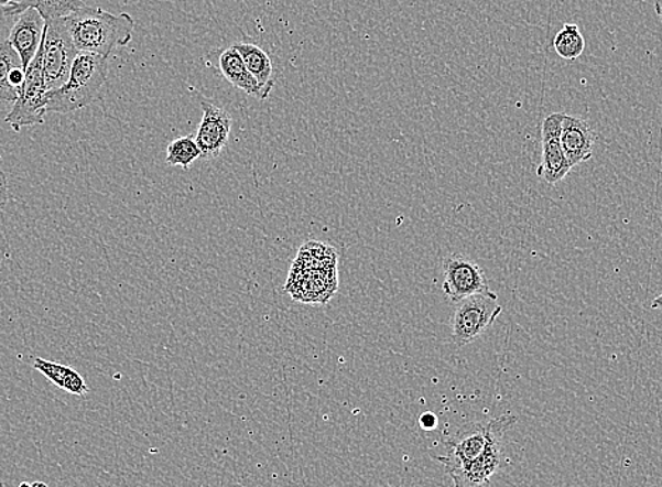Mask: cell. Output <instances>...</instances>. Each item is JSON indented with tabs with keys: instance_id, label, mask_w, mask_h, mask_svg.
I'll return each mask as SVG.
<instances>
[{
	"instance_id": "6da1fadb",
	"label": "cell",
	"mask_w": 662,
	"mask_h": 487,
	"mask_svg": "<svg viewBox=\"0 0 662 487\" xmlns=\"http://www.w3.org/2000/svg\"><path fill=\"white\" fill-rule=\"evenodd\" d=\"M79 53L109 58L116 48L133 39L135 22L128 13L113 14L102 8L85 7L64 18Z\"/></svg>"
},
{
	"instance_id": "7a4b0ae2",
	"label": "cell",
	"mask_w": 662,
	"mask_h": 487,
	"mask_svg": "<svg viewBox=\"0 0 662 487\" xmlns=\"http://www.w3.org/2000/svg\"><path fill=\"white\" fill-rule=\"evenodd\" d=\"M109 58L79 53L61 88L48 90V113L67 115L102 100L108 84Z\"/></svg>"
},
{
	"instance_id": "3957f363",
	"label": "cell",
	"mask_w": 662,
	"mask_h": 487,
	"mask_svg": "<svg viewBox=\"0 0 662 487\" xmlns=\"http://www.w3.org/2000/svg\"><path fill=\"white\" fill-rule=\"evenodd\" d=\"M518 423L513 414H503L488 423H469L446 441L447 454L437 456L448 475L456 474L481 458L492 446L503 444L504 435Z\"/></svg>"
},
{
	"instance_id": "277c9868",
	"label": "cell",
	"mask_w": 662,
	"mask_h": 487,
	"mask_svg": "<svg viewBox=\"0 0 662 487\" xmlns=\"http://www.w3.org/2000/svg\"><path fill=\"white\" fill-rule=\"evenodd\" d=\"M44 37L37 54L26 69V80L19 90L18 100L14 101L12 110L4 118V121L12 126L17 133L23 127L43 125L45 115L48 113V90L45 88L43 73Z\"/></svg>"
},
{
	"instance_id": "5b68a950",
	"label": "cell",
	"mask_w": 662,
	"mask_h": 487,
	"mask_svg": "<svg viewBox=\"0 0 662 487\" xmlns=\"http://www.w3.org/2000/svg\"><path fill=\"white\" fill-rule=\"evenodd\" d=\"M502 312L497 293H478L464 299L458 303L452 320L454 344L463 347L474 343L497 322Z\"/></svg>"
},
{
	"instance_id": "8992f818",
	"label": "cell",
	"mask_w": 662,
	"mask_h": 487,
	"mask_svg": "<svg viewBox=\"0 0 662 487\" xmlns=\"http://www.w3.org/2000/svg\"><path fill=\"white\" fill-rule=\"evenodd\" d=\"M78 54L64 18L45 23L43 73L47 90L58 89L67 83Z\"/></svg>"
},
{
	"instance_id": "52a82bcc",
	"label": "cell",
	"mask_w": 662,
	"mask_h": 487,
	"mask_svg": "<svg viewBox=\"0 0 662 487\" xmlns=\"http://www.w3.org/2000/svg\"><path fill=\"white\" fill-rule=\"evenodd\" d=\"M443 292L454 303H459L473 294L492 292L484 269L458 253H452L443 261Z\"/></svg>"
},
{
	"instance_id": "ba28073f",
	"label": "cell",
	"mask_w": 662,
	"mask_h": 487,
	"mask_svg": "<svg viewBox=\"0 0 662 487\" xmlns=\"http://www.w3.org/2000/svg\"><path fill=\"white\" fill-rule=\"evenodd\" d=\"M563 119L564 113H553L543 121L542 162L535 174L549 185H557L573 170L561 145Z\"/></svg>"
},
{
	"instance_id": "9c48e42d",
	"label": "cell",
	"mask_w": 662,
	"mask_h": 487,
	"mask_svg": "<svg viewBox=\"0 0 662 487\" xmlns=\"http://www.w3.org/2000/svg\"><path fill=\"white\" fill-rule=\"evenodd\" d=\"M200 105L204 118H202L195 140L200 150V159L214 160L229 143L232 119L229 111L210 104V101L202 100Z\"/></svg>"
},
{
	"instance_id": "30bf717a",
	"label": "cell",
	"mask_w": 662,
	"mask_h": 487,
	"mask_svg": "<svg viewBox=\"0 0 662 487\" xmlns=\"http://www.w3.org/2000/svg\"><path fill=\"white\" fill-rule=\"evenodd\" d=\"M45 22L42 14L35 9L24 10L22 14H19L17 23H14L9 34V43L17 50L24 73L32 63L35 54L42 45L44 37Z\"/></svg>"
},
{
	"instance_id": "8fae6325",
	"label": "cell",
	"mask_w": 662,
	"mask_h": 487,
	"mask_svg": "<svg viewBox=\"0 0 662 487\" xmlns=\"http://www.w3.org/2000/svg\"><path fill=\"white\" fill-rule=\"evenodd\" d=\"M596 131L588 121L564 115L563 130H561V145L571 166L584 164L594 156Z\"/></svg>"
},
{
	"instance_id": "7c38bea8",
	"label": "cell",
	"mask_w": 662,
	"mask_h": 487,
	"mask_svg": "<svg viewBox=\"0 0 662 487\" xmlns=\"http://www.w3.org/2000/svg\"><path fill=\"white\" fill-rule=\"evenodd\" d=\"M232 47L239 51L247 69L259 83L262 100L270 98L275 86L274 67L270 55L257 44L237 43Z\"/></svg>"
},
{
	"instance_id": "4fadbf2b",
	"label": "cell",
	"mask_w": 662,
	"mask_h": 487,
	"mask_svg": "<svg viewBox=\"0 0 662 487\" xmlns=\"http://www.w3.org/2000/svg\"><path fill=\"white\" fill-rule=\"evenodd\" d=\"M89 0H18L2 9L4 17H19L24 10L35 9L45 23L55 19H63L77 12V10L88 7Z\"/></svg>"
},
{
	"instance_id": "5bb4252c",
	"label": "cell",
	"mask_w": 662,
	"mask_h": 487,
	"mask_svg": "<svg viewBox=\"0 0 662 487\" xmlns=\"http://www.w3.org/2000/svg\"><path fill=\"white\" fill-rule=\"evenodd\" d=\"M220 73L224 74L227 83H230L235 88L242 90L246 95L252 96L262 100L261 88L254 76L247 69L245 61H242L239 51L235 47H229L220 54L219 57Z\"/></svg>"
},
{
	"instance_id": "9a60e30c",
	"label": "cell",
	"mask_w": 662,
	"mask_h": 487,
	"mask_svg": "<svg viewBox=\"0 0 662 487\" xmlns=\"http://www.w3.org/2000/svg\"><path fill=\"white\" fill-rule=\"evenodd\" d=\"M33 368L44 375L55 387L65 390L70 394L84 396L89 393L88 383L85 382L83 375L77 372L73 367L58 362L47 361L40 357H35Z\"/></svg>"
},
{
	"instance_id": "2e32d148",
	"label": "cell",
	"mask_w": 662,
	"mask_h": 487,
	"mask_svg": "<svg viewBox=\"0 0 662 487\" xmlns=\"http://www.w3.org/2000/svg\"><path fill=\"white\" fill-rule=\"evenodd\" d=\"M18 67L23 68L22 59L9 40H4L3 43H0V100L13 101V104L18 100V90L9 80L10 73Z\"/></svg>"
},
{
	"instance_id": "e0dca14e",
	"label": "cell",
	"mask_w": 662,
	"mask_h": 487,
	"mask_svg": "<svg viewBox=\"0 0 662 487\" xmlns=\"http://www.w3.org/2000/svg\"><path fill=\"white\" fill-rule=\"evenodd\" d=\"M554 50L561 58L575 61L584 54L585 39L578 25L565 23L554 37Z\"/></svg>"
},
{
	"instance_id": "ac0fdd59",
	"label": "cell",
	"mask_w": 662,
	"mask_h": 487,
	"mask_svg": "<svg viewBox=\"0 0 662 487\" xmlns=\"http://www.w3.org/2000/svg\"><path fill=\"white\" fill-rule=\"evenodd\" d=\"M200 159V150L194 136L180 137L166 147V165L189 170Z\"/></svg>"
},
{
	"instance_id": "d6986e66",
	"label": "cell",
	"mask_w": 662,
	"mask_h": 487,
	"mask_svg": "<svg viewBox=\"0 0 662 487\" xmlns=\"http://www.w3.org/2000/svg\"><path fill=\"white\" fill-rule=\"evenodd\" d=\"M419 425H421L424 431L436 430L438 425V418L433 412L423 413L421 418H419Z\"/></svg>"
},
{
	"instance_id": "ffe728a7",
	"label": "cell",
	"mask_w": 662,
	"mask_h": 487,
	"mask_svg": "<svg viewBox=\"0 0 662 487\" xmlns=\"http://www.w3.org/2000/svg\"><path fill=\"white\" fill-rule=\"evenodd\" d=\"M9 201V190H8V177L4 175V172L0 170V209H3L4 205H7Z\"/></svg>"
},
{
	"instance_id": "44dd1931",
	"label": "cell",
	"mask_w": 662,
	"mask_h": 487,
	"mask_svg": "<svg viewBox=\"0 0 662 487\" xmlns=\"http://www.w3.org/2000/svg\"><path fill=\"white\" fill-rule=\"evenodd\" d=\"M650 307L653 309V311H662V294H660V296H656L654 301L651 302Z\"/></svg>"
},
{
	"instance_id": "7402d4cb",
	"label": "cell",
	"mask_w": 662,
	"mask_h": 487,
	"mask_svg": "<svg viewBox=\"0 0 662 487\" xmlns=\"http://www.w3.org/2000/svg\"><path fill=\"white\" fill-rule=\"evenodd\" d=\"M654 8H655L656 17L660 18L661 23H662V0H654Z\"/></svg>"
},
{
	"instance_id": "603a6c76",
	"label": "cell",
	"mask_w": 662,
	"mask_h": 487,
	"mask_svg": "<svg viewBox=\"0 0 662 487\" xmlns=\"http://www.w3.org/2000/svg\"><path fill=\"white\" fill-rule=\"evenodd\" d=\"M17 2V0H0V8H7L10 3Z\"/></svg>"
},
{
	"instance_id": "cb8c5ba5",
	"label": "cell",
	"mask_w": 662,
	"mask_h": 487,
	"mask_svg": "<svg viewBox=\"0 0 662 487\" xmlns=\"http://www.w3.org/2000/svg\"><path fill=\"white\" fill-rule=\"evenodd\" d=\"M33 487H50L47 484H44V481H40V480H35L32 484Z\"/></svg>"
},
{
	"instance_id": "d4e9b609",
	"label": "cell",
	"mask_w": 662,
	"mask_h": 487,
	"mask_svg": "<svg viewBox=\"0 0 662 487\" xmlns=\"http://www.w3.org/2000/svg\"><path fill=\"white\" fill-rule=\"evenodd\" d=\"M18 487H33L32 484H28V481H22Z\"/></svg>"
},
{
	"instance_id": "484cf974",
	"label": "cell",
	"mask_w": 662,
	"mask_h": 487,
	"mask_svg": "<svg viewBox=\"0 0 662 487\" xmlns=\"http://www.w3.org/2000/svg\"><path fill=\"white\" fill-rule=\"evenodd\" d=\"M0 487H4L3 484H2V481H0Z\"/></svg>"
}]
</instances>
